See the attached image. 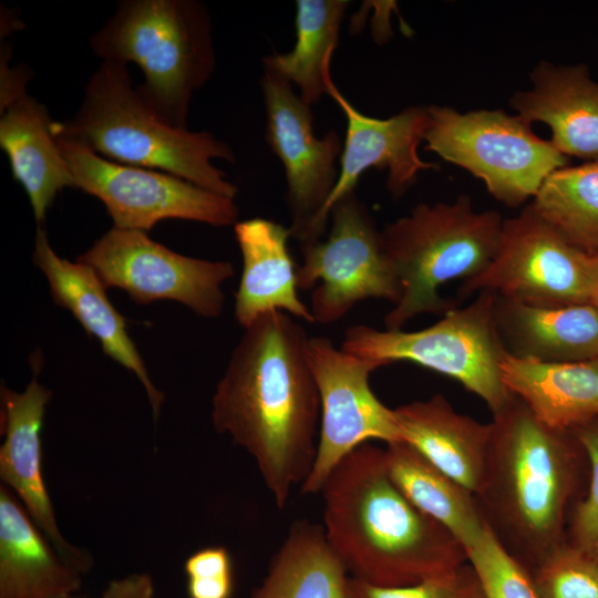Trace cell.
I'll return each mask as SVG.
<instances>
[{
	"instance_id": "31",
	"label": "cell",
	"mask_w": 598,
	"mask_h": 598,
	"mask_svg": "<svg viewBox=\"0 0 598 598\" xmlns=\"http://www.w3.org/2000/svg\"><path fill=\"white\" fill-rule=\"evenodd\" d=\"M348 598H484L473 567L466 563L456 570L406 586H377L349 577Z\"/></svg>"
},
{
	"instance_id": "8",
	"label": "cell",
	"mask_w": 598,
	"mask_h": 598,
	"mask_svg": "<svg viewBox=\"0 0 598 598\" xmlns=\"http://www.w3.org/2000/svg\"><path fill=\"white\" fill-rule=\"evenodd\" d=\"M425 150L483 181L498 202L517 207L534 198L554 171L569 157L537 136L532 124L502 110L461 113L450 106H427Z\"/></svg>"
},
{
	"instance_id": "17",
	"label": "cell",
	"mask_w": 598,
	"mask_h": 598,
	"mask_svg": "<svg viewBox=\"0 0 598 598\" xmlns=\"http://www.w3.org/2000/svg\"><path fill=\"white\" fill-rule=\"evenodd\" d=\"M33 262L44 274L54 302L68 309L86 333L95 337L103 352L132 371L143 384L157 419L164 394L150 379L147 369L127 332L125 318L110 302L105 287L89 266L58 256L45 230L37 229Z\"/></svg>"
},
{
	"instance_id": "3",
	"label": "cell",
	"mask_w": 598,
	"mask_h": 598,
	"mask_svg": "<svg viewBox=\"0 0 598 598\" xmlns=\"http://www.w3.org/2000/svg\"><path fill=\"white\" fill-rule=\"evenodd\" d=\"M484 482L475 496L492 532L529 573L566 542L584 451L571 431L538 421L516 396L493 413Z\"/></svg>"
},
{
	"instance_id": "12",
	"label": "cell",
	"mask_w": 598,
	"mask_h": 598,
	"mask_svg": "<svg viewBox=\"0 0 598 598\" xmlns=\"http://www.w3.org/2000/svg\"><path fill=\"white\" fill-rule=\"evenodd\" d=\"M76 260L92 268L105 288H120L137 303L173 300L205 318L220 316L221 286L234 276L230 261L184 256L145 231L116 227Z\"/></svg>"
},
{
	"instance_id": "14",
	"label": "cell",
	"mask_w": 598,
	"mask_h": 598,
	"mask_svg": "<svg viewBox=\"0 0 598 598\" xmlns=\"http://www.w3.org/2000/svg\"><path fill=\"white\" fill-rule=\"evenodd\" d=\"M308 351L320 399V429L316 461L301 493L319 494L331 471L355 447L403 437L394 409L384 405L369 383L380 364L334 347L326 337L310 338Z\"/></svg>"
},
{
	"instance_id": "16",
	"label": "cell",
	"mask_w": 598,
	"mask_h": 598,
	"mask_svg": "<svg viewBox=\"0 0 598 598\" xmlns=\"http://www.w3.org/2000/svg\"><path fill=\"white\" fill-rule=\"evenodd\" d=\"M50 399L51 391L35 375L22 393L1 388L4 441L0 447V477L16 492L62 558L83 574L93 560L62 536L42 474L41 429Z\"/></svg>"
},
{
	"instance_id": "18",
	"label": "cell",
	"mask_w": 598,
	"mask_h": 598,
	"mask_svg": "<svg viewBox=\"0 0 598 598\" xmlns=\"http://www.w3.org/2000/svg\"><path fill=\"white\" fill-rule=\"evenodd\" d=\"M529 78L532 86L509 101L516 114L548 125L549 141L565 156L598 159V82L587 65L540 61Z\"/></svg>"
},
{
	"instance_id": "28",
	"label": "cell",
	"mask_w": 598,
	"mask_h": 598,
	"mask_svg": "<svg viewBox=\"0 0 598 598\" xmlns=\"http://www.w3.org/2000/svg\"><path fill=\"white\" fill-rule=\"evenodd\" d=\"M530 204L567 243L598 255V159L554 171Z\"/></svg>"
},
{
	"instance_id": "24",
	"label": "cell",
	"mask_w": 598,
	"mask_h": 598,
	"mask_svg": "<svg viewBox=\"0 0 598 598\" xmlns=\"http://www.w3.org/2000/svg\"><path fill=\"white\" fill-rule=\"evenodd\" d=\"M0 114V147L41 224L56 195L66 187L74 188L71 171L52 133L53 120L48 109L28 93Z\"/></svg>"
},
{
	"instance_id": "15",
	"label": "cell",
	"mask_w": 598,
	"mask_h": 598,
	"mask_svg": "<svg viewBox=\"0 0 598 598\" xmlns=\"http://www.w3.org/2000/svg\"><path fill=\"white\" fill-rule=\"evenodd\" d=\"M327 94L343 112L347 132L338 179L321 217L326 228L333 205L354 192L367 169L386 171V188L393 198H399L416 182L420 172L439 168L419 155L429 123L427 106H409L388 118L371 117L343 96L331 75L327 80Z\"/></svg>"
},
{
	"instance_id": "32",
	"label": "cell",
	"mask_w": 598,
	"mask_h": 598,
	"mask_svg": "<svg viewBox=\"0 0 598 598\" xmlns=\"http://www.w3.org/2000/svg\"><path fill=\"white\" fill-rule=\"evenodd\" d=\"M589 463L586 496L576 503L566 540L598 559V419L571 430Z\"/></svg>"
},
{
	"instance_id": "20",
	"label": "cell",
	"mask_w": 598,
	"mask_h": 598,
	"mask_svg": "<svg viewBox=\"0 0 598 598\" xmlns=\"http://www.w3.org/2000/svg\"><path fill=\"white\" fill-rule=\"evenodd\" d=\"M494 295V319L508 354L540 362L598 358V309L591 303L538 306Z\"/></svg>"
},
{
	"instance_id": "19",
	"label": "cell",
	"mask_w": 598,
	"mask_h": 598,
	"mask_svg": "<svg viewBox=\"0 0 598 598\" xmlns=\"http://www.w3.org/2000/svg\"><path fill=\"white\" fill-rule=\"evenodd\" d=\"M243 270L235 293V319L244 329L261 316L282 311L315 323L310 307L298 296L297 266L288 250L290 230L255 217L234 225Z\"/></svg>"
},
{
	"instance_id": "27",
	"label": "cell",
	"mask_w": 598,
	"mask_h": 598,
	"mask_svg": "<svg viewBox=\"0 0 598 598\" xmlns=\"http://www.w3.org/2000/svg\"><path fill=\"white\" fill-rule=\"evenodd\" d=\"M348 6L347 0L296 1L292 50L262 58L264 70L297 85L298 94L310 106L327 93L331 61Z\"/></svg>"
},
{
	"instance_id": "6",
	"label": "cell",
	"mask_w": 598,
	"mask_h": 598,
	"mask_svg": "<svg viewBox=\"0 0 598 598\" xmlns=\"http://www.w3.org/2000/svg\"><path fill=\"white\" fill-rule=\"evenodd\" d=\"M504 219L494 210L476 212L467 195L452 203H420L381 229L383 250L402 287L385 315L388 330H400L421 313L444 315L453 305L443 285L480 275L495 257Z\"/></svg>"
},
{
	"instance_id": "34",
	"label": "cell",
	"mask_w": 598,
	"mask_h": 598,
	"mask_svg": "<svg viewBox=\"0 0 598 598\" xmlns=\"http://www.w3.org/2000/svg\"><path fill=\"white\" fill-rule=\"evenodd\" d=\"M8 49H1V80H0V113L3 112L14 101L27 94L25 86L32 78L31 71L27 66L10 68L8 64Z\"/></svg>"
},
{
	"instance_id": "7",
	"label": "cell",
	"mask_w": 598,
	"mask_h": 598,
	"mask_svg": "<svg viewBox=\"0 0 598 598\" xmlns=\"http://www.w3.org/2000/svg\"><path fill=\"white\" fill-rule=\"evenodd\" d=\"M494 299L493 292L482 291L468 306L453 307L439 321L416 331L352 326L340 348L381 367L403 361L444 374L496 413L514 395L502 378L501 363L507 352L496 328Z\"/></svg>"
},
{
	"instance_id": "13",
	"label": "cell",
	"mask_w": 598,
	"mask_h": 598,
	"mask_svg": "<svg viewBox=\"0 0 598 598\" xmlns=\"http://www.w3.org/2000/svg\"><path fill=\"white\" fill-rule=\"evenodd\" d=\"M260 87L266 110L265 140L285 168L290 236L300 246L326 233L321 217L336 186L343 143L330 130L313 133V115L290 82L264 70Z\"/></svg>"
},
{
	"instance_id": "35",
	"label": "cell",
	"mask_w": 598,
	"mask_h": 598,
	"mask_svg": "<svg viewBox=\"0 0 598 598\" xmlns=\"http://www.w3.org/2000/svg\"><path fill=\"white\" fill-rule=\"evenodd\" d=\"M154 582L152 577L144 574H132L109 582L103 598H153Z\"/></svg>"
},
{
	"instance_id": "36",
	"label": "cell",
	"mask_w": 598,
	"mask_h": 598,
	"mask_svg": "<svg viewBox=\"0 0 598 598\" xmlns=\"http://www.w3.org/2000/svg\"><path fill=\"white\" fill-rule=\"evenodd\" d=\"M594 257L590 303L598 309V255Z\"/></svg>"
},
{
	"instance_id": "25",
	"label": "cell",
	"mask_w": 598,
	"mask_h": 598,
	"mask_svg": "<svg viewBox=\"0 0 598 598\" xmlns=\"http://www.w3.org/2000/svg\"><path fill=\"white\" fill-rule=\"evenodd\" d=\"M384 451L390 478L415 507L450 530L465 551L477 543L488 524L473 493L404 441Z\"/></svg>"
},
{
	"instance_id": "23",
	"label": "cell",
	"mask_w": 598,
	"mask_h": 598,
	"mask_svg": "<svg viewBox=\"0 0 598 598\" xmlns=\"http://www.w3.org/2000/svg\"><path fill=\"white\" fill-rule=\"evenodd\" d=\"M501 371L508 391L551 429L571 431L598 419V358L540 362L506 353Z\"/></svg>"
},
{
	"instance_id": "9",
	"label": "cell",
	"mask_w": 598,
	"mask_h": 598,
	"mask_svg": "<svg viewBox=\"0 0 598 598\" xmlns=\"http://www.w3.org/2000/svg\"><path fill=\"white\" fill-rule=\"evenodd\" d=\"M324 239L300 246L297 285L311 290L315 322L330 324L367 299L400 300L402 287L381 243V230L355 192L331 208Z\"/></svg>"
},
{
	"instance_id": "1",
	"label": "cell",
	"mask_w": 598,
	"mask_h": 598,
	"mask_svg": "<svg viewBox=\"0 0 598 598\" xmlns=\"http://www.w3.org/2000/svg\"><path fill=\"white\" fill-rule=\"evenodd\" d=\"M309 339L288 313L261 316L245 329L212 402L215 430L252 456L279 509L317 456L320 399Z\"/></svg>"
},
{
	"instance_id": "5",
	"label": "cell",
	"mask_w": 598,
	"mask_h": 598,
	"mask_svg": "<svg viewBox=\"0 0 598 598\" xmlns=\"http://www.w3.org/2000/svg\"><path fill=\"white\" fill-rule=\"evenodd\" d=\"M212 20L198 0H123L90 39L102 61L136 64V90L163 121L187 128L193 95L216 68Z\"/></svg>"
},
{
	"instance_id": "29",
	"label": "cell",
	"mask_w": 598,
	"mask_h": 598,
	"mask_svg": "<svg viewBox=\"0 0 598 598\" xmlns=\"http://www.w3.org/2000/svg\"><path fill=\"white\" fill-rule=\"evenodd\" d=\"M529 574L539 598H598V559L567 540Z\"/></svg>"
},
{
	"instance_id": "10",
	"label": "cell",
	"mask_w": 598,
	"mask_h": 598,
	"mask_svg": "<svg viewBox=\"0 0 598 598\" xmlns=\"http://www.w3.org/2000/svg\"><path fill=\"white\" fill-rule=\"evenodd\" d=\"M53 136L71 171L74 188L100 199L113 227L146 233L165 219L214 227L237 223L234 198L165 172L109 161L75 141Z\"/></svg>"
},
{
	"instance_id": "4",
	"label": "cell",
	"mask_w": 598,
	"mask_h": 598,
	"mask_svg": "<svg viewBox=\"0 0 598 598\" xmlns=\"http://www.w3.org/2000/svg\"><path fill=\"white\" fill-rule=\"evenodd\" d=\"M52 133L115 163L165 172L229 198L238 194L213 164L218 158L234 163L230 146L210 132L163 121L142 100L124 63L102 61L86 82L75 114L53 120Z\"/></svg>"
},
{
	"instance_id": "2",
	"label": "cell",
	"mask_w": 598,
	"mask_h": 598,
	"mask_svg": "<svg viewBox=\"0 0 598 598\" xmlns=\"http://www.w3.org/2000/svg\"><path fill=\"white\" fill-rule=\"evenodd\" d=\"M319 494L326 537L350 577L377 586H406L468 563L451 532L395 486L384 448L370 442L336 465Z\"/></svg>"
},
{
	"instance_id": "26",
	"label": "cell",
	"mask_w": 598,
	"mask_h": 598,
	"mask_svg": "<svg viewBox=\"0 0 598 598\" xmlns=\"http://www.w3.org/2000/svg\"><path fill=\"white\" fill-rule=\"evenodd\" d=\"M349 577L322 525L298 519L249 598H348Z\"/></svg>"
},
{
	"instance_id": "30",
	"label": "cell",
	"mask_w": 598,
	"mask_h": 598,
	"mask_svg": "<svg viewBox=\"0 0 598 598\" xmlns=\"http://www.w3.org/2000/svg\"><path fill=\"white\" fill-rule=\"evenodd\" d=\"M466 556L484 598H539L529 571L504 548L489 525Z\"/></svg>"
},
{
	"instance_id": "21",
	"label": "cell",
	"mask_w": 598,
	"mask_h": 598,
	"mask_svg": "<svg viewBox=\"0 0 598 598\" xmlns=\"http://www.w3.org/2000/svg\"><path fill=\"white\" fill-rule=\"evenodd\" d=\"M403 441L475 496L486 472L491 423L454 410L442 395L394 409Z\"/></svg>"
},
{
	"instance_id": "11",
	"label": "cell",
	"mask_w": 598,
	"mask_h": 598,
	"mask_svg": "<svg viewBox=\"0 0 598 598\" xmlns=\"http://www.w3.org/2000/svg\"><path fill=\"white\" fill-rule=\"evenodd\" d=\"M594 257L567 243L529 204L504 219L497 252L461 295L489 291L538 306L590 303Z\"/></svg>"
},
{
	"instance_id": "33",
	"label": "cell",
	"mask_w": 598,
	"mask_h": 598,
	"mask_svg": "<svg viewBox=\"0 0 598 598\" xmlns=\"http://www.w3.org/2000/svg\"><path fill=\"white\" fill-rule=\"evenodd\" d=\"M188 598H231L235 588L233 559L226 547L194 551L184 564Z\"/></svg>"
},
{
	"instance_id": "22",
	"label": "cell",
	"mask_w": 598,
	"mask_h": 598,
	"mask_svg": "<svg viewBox=\"0 0 598 598\" xmlns=\"http://www.w3.org/2000/svg\"><path fill=\"white\" fill-rule=\"evenodd\" d=\"M25 507L0 487V598H71L82 585Z\"/></svg>"
}]
</instances>
